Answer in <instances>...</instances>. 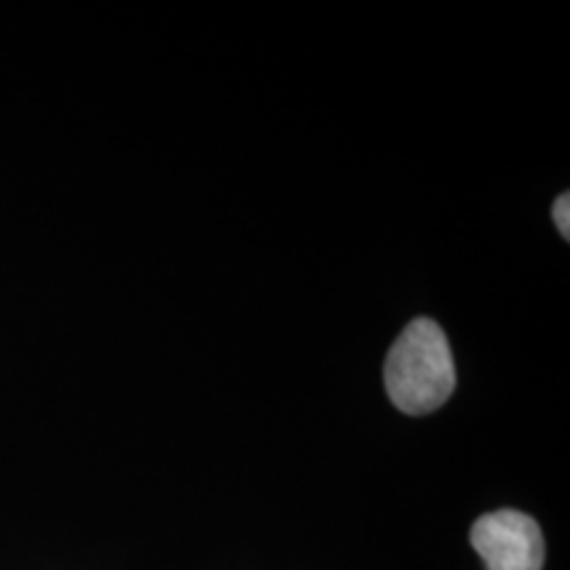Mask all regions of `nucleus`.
I'll use <instances>...</instances> for the list:
<instances>
[{
	"instance_id": "2",
	"label": "nucleus",
	"mask_w": 570,
	"mask_h": 570,
	"mask_svg": "<svg viewBox=\"0 0 570 570\" xmlns=\"http://www.w3.org/2000/svg\"><path fill=\"white\" fill-rule=\"evenodd\" d=\"M470 544L481 554L487 570L544 568V537L537 520L525 512H487L470 529Z\"/></svg>"
},
{
	"instance_id": "1",
	"label": "nucleus",
	"mask_w": 570,
	"mask_h": 570,
	"mask_svg": "<svg viewBox=\"0 0 570 570\" xmlns=\"http://www.w3.org/2000/svg\"><path fill=\"white\" fill-rule=\"evenodd\" d=\"M383 377L389 399L407 415L439 410L458 383L444 331L433 320H412L391 346Z\"/></svg>"
},
{
	"instance_id": "3",
	"label": "nucleus",
	"mask_w": 570,
	"mask_h": 570,
	"mask_svg": "<svg viewBox=\"0 0 570 570\" xmlns=\"http://www.w3.org/2000/svg\"><path fill=\"white\" fill-rule=\"evenodd\" d=\"M552 217H554V225H558V230L568 238L570 235V198H568V194H562L558 202H554Z\"/></svg>"
}]
</instances>
